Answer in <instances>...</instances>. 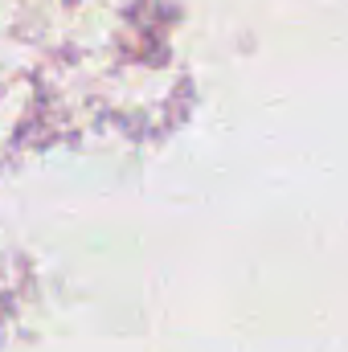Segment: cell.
Instances as JSON below:
<instances>
[]
</instances>
